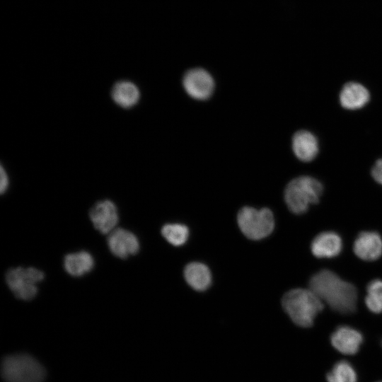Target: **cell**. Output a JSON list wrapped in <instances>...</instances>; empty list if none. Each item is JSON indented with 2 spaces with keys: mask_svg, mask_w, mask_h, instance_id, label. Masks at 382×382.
I'll list each match as a JSON object with an SVG mask.
<instances>
[{
  "mask_svg": "<svg viewBox=\"0 0 382 382\" xmlns=\"http://www.w3.org/2000/svg\"><path fill=\"white\" fill-rule=\"evenodd\" d=\"M308 284L309 289L333 311L342 314H350L356 311V287L334 272L321 270L311 277Z\"/></svg>",
  "mask_w": 382,
  "mask_h": 382,
  "instance_id": "cell-1",
  "label": "cell"
},
{
  "mask_svg": "<svg viewBox=\"0 0 382 382\" xmlns=\"http://www.w3.org/2000/svg\"><path fill=\"white\" fill-rule=\"evenodd\" d=\"M282 305L294 323L302 328L312 326L324 306L311 289L303 288L287 291L282 297Z\"/></svg>",
  "mask_w": 382,
  "mask_h": 382,
  "instance_id": "cell-2",
  "label": "cell"
},
{
  "mask_svg": "<svg viewBox=\"0 0 382 382\" xmlns=\"http://www.w3.org/2000/svg\"><path fill=\"white\" fill-rule=\"evenodd\" d=\"M320 181L310 176H299L291 180L284 190V201L296 214L305 213L311 204H317L323 193Z\"/></svg>",
  "mask_w": 382,
  "mask_h": 382,
  "instance_id": "cell-3",
  "label": "cell"
},
{
  "mask_svg": "<svg viewBox=\"0 0 382 382\" xmlns=\"http://www.w3.org/2000/svg\"><path fill=\"white\" fill-rule=\"evenodd\" d=\"M1 371L5 382H42L45 377V370L42 364L27 354L5 357Z\"/></svg>",
  "mask_w": 382,
  "mask_h": 382,
  "instance_id": "cell-4",
  "label": "cell"
},
{
  "mask_svg": "<svg viewBox=\"0 0 382 382\" xmlns=\"http://www.w3.org/2000/svg\"><path fill=\"white\" fill-rule=\"evenodd\" d=\"M237 221L242 233L255 241L266 238L274 228V215L267 208L243 207L238 213Z\"/></svg>",
  "mask_w": 382,
  "mask_h": 382,
  "instance_id": "cell-5",
  "label": "cell"
},
{
  "mask_svg": "<svg viewBox=\"0 0 382 382\" xmlns=\"http://www.w3.org/2000/svg\"><path fill=\"white\" fill-rule=\"evenodd\" d=\"M44 273L35 267H15L6 274L8 286L19 299H33L37 293V284L43 280Z\"/></svg>",
  "mask_w": 382,
  "mask_h": 382,
  "instance_id": "cell-6",
  "label": "cell"
},
{
  "mask_svg": "<svg viewBox=\"0 0 382 382\" xmlns=\"http://www.w3.org/2000/svg\"><path fill=\"white\" fill-rule=\"evenodd\" d=\"M183 83L187 93L197 100L208 98L214 88V82L210 74L201 68L187 71Z\"/></svg>",
  "mask_w": 382,
  "mask_h": 382,
  "instance_id": "cell-7",
  "label": "cell"
},
{
  "mask_svg": "<svg viewBox=\"0 0 382 382\" xmlns=\"http://www.w3.org/2000/svg\"><path fill=\"white\" fill-rule=\"evenodd\" d=\"M89 216L94 227L103 234H109L116 228L119 220L117 207L108 199L97 202L91 208Z\"/></svg>",
  "mask_w": 382,
  "mask_h": 382,
  "instance_id": "cell-8",
  "label": "cell"
},
{
  "mask_svg": "<svg viewBox=\"0 0 382 382\" xmlns=\"http://www.w3.org/2000/svg\"><path fill=\"white\" fill-rule=\"evenodd\" d=\"M108 245L111 253L120 258L135 255L139 250L137 237L131 231L116 228L108 234Z\"/></svg>",
  "mask_w": 382,
  "mask_h": 382,
  "instance_id": "cell-9",
  "label": "cell"
},
{
  "mask_svg": "<svg viewBox=\"0 0 382 382\" xmlns=\"http://www.w3.org/2000/svg\"><path fill=\"white\" fill-rule=\"evenodd\" d=\"M363 341L361 332L347 325L337 327L330 335L332 347L345 355H353L357 353Z\"/></svg>",
  "mask_w": 382,
  "mask_h": 382,
  "instance_id": "cell-10",
  "label": "cell"
},
{
  "mask_svg": "<svg viewBox=\"0 0 382 382\" xmlns=\"http://www.w3.org/2000/svg\"><path fill=\"white\" fill-rule=\"evenodd\" d=\"M353 250L363 260H376L382 255V238L376 231H362L354 242Z\"/></svg>",
  "mask_w": 382,
  "mask_h": 382,
  "instance_id": "cell-11",
  "label": "cell"
},
{
  "mask_svg": "<svg viewBox=\"0 0 382 382\" xmlns=\"http://www.w3.org/2000/svg\"><path fill=\"white\" fill-rule=\"evenodd\" d=\"M342 250V241L339 234L333 231H324L312 241L311 250L318 258H332Z\"/></svg>",
  "mask_w": 382,
  "mask_h": 382,
  "instance_id": "cell-12",
  "label": "cell"
},
{
  "mask_svg": "<svg viewBox=\"0 0 382 382\" xmlns=\"http://www.w3.org/2000/svg\"><path fill=\"white\" fill-rule=\"evenodd\" d=\"M292 149L299 160L311 161L318 154V140L314 134L307 130L298 131L292 137Z\"/></svg>",
  "mask_w": 382,
  "mask_h": 382,
  "instance_id": "cell-13",
  "label": "cell"
},
{
  "mask_svg": "<svg viewBox=\"0 0 382 382\" xmlns=\"http://www.w3.org/2000/svg\"><path fill=\"white\" fill-rule=\"evenodd\" d=\"M369 91L361 84L349 82L344 85L340 93L341 105L348 110L364 107L369 100Z\"/></svg>",
  "mask_w": 382,
  "mask_h": 382,
  "instance_id": "cell-14",
  "label": "cell"
},
{
  "mask_svg": "<svg viewBox=\"0 0 382 382\" xmlns=\"http://www.w3.org/2000/svg\"><path fill=\"white\" fill-rule=\"evenodd\" d=\"M111 97L120 107L130 108L138 103L140 93L134 83L123 80L115 83L111 91Z\"/></svg>",
  "mask_w": 382,
  "mask_h": 382,
  "instance_id": "cell-15",
  "label": "cell"
},
{
  "mask_svg": "<svg viewBox=\"0 0 382 382\" xmlns=\"http://www.w3.org/2000/svg\"><path fill=\"white\" fill-rule=\"evenodd\" d=\"M184 277L187 283L197 291L206 290L212 282L209 269L201 262H193L187 265Z\"/></svg>",
  "mask_w": 382,
  "mask_h": 382,
  "instance_id": "cell-16",
  "label": "cell"
},
{
  "mask_svg": "<svg viewBox=\"0 0 382 382\" xmlns=\"http://www.w3.org/2000/svg\"><path fill=\"white\" fill-rule=\"evenodd\" d=\"M94 266L93 256L86 251L67 254L64 258V267L74 277H81L89 272Z\"/></svg>",
  "mask_w": 382,
  "mask_h": 382,
  "instance_id": "cell-17",
  "label": "cell"
},
{
  "mask_svg": "<svg viewBox=\"0 0 382 382\" xmlns=\"http://www.w3.org/2000/svg\"><path fill=\"white\" fill-rule=\"evenodd\" d=\"M327 382H357V373L354 366L347 360L334 364L326 374Z\"/></svg>",
  "mask_w": 382,
  "mask_h": 382,
  "instance_id": "cell-18",
  "label": "cell"
},
{
  "mask_svg": "<svg viewBox=\"0 0 382 382\" xmlns=\"http://www.w3.org/2000/svg\"><path fill=\"white\" fill-rule=\"evenodd\" d=\"M161 233L169 243L175 246H180L187 241L189 230L183 224H168L163 226Z\"/></svg>",
  "mask_w": 382,
  "mask_h": 382,
  "instance_id": "cell-19",
  "label": "cell"
},
{
  "mask_svg": "<svg viewBox=\"0 0 382 382\" xmlns=\"http://www.w3.org/2000/svg\"><path fill=\"white\" fill-rule=\"evenodd\" d=\"M365 304L368 309L374 313H382V301L367 294L365 298Z\"/></svg>",
  "mask_w": 382,
  "mask_h": 382,
  "instance_id": "cell-20",
  "label": "cell"
},
{
  "mask_svg": "<svg viewBox=\"0 0 382 382\" xmlns=\"http://www.w3.org/2000/svg\"><path fill=\"white\" fill-rule=\"evenodd\" d=\"M367 294L382 301V280L376 279L371 281L366 286Z\"/></svg>",
  "mask_w": 382,
  "mask_h": 382,
  "instance_id": "cell-21",
  "label": "cell"
},
{
  "mask_svg": "<svg viewBox=\"0 0 382 382\" xmlns=\"http://www.w3.org/2000/svg\"><path fill=\"white\" fill-rule=\"evenodd\" d=\"M371 175L378 183L382 185V158L378 159L374 165Z\"/></svg>",
  "mask_w": 382,
  "mask_h": 382,
  "instance_id": "cell-22",
  "label": "cell"
},
{
  "mask_svg": "<svg viewBox=\"0 0 382 382\" xmlns=\"http://www.w3.org/2000/svg\"><path fill=\"white\" fill-rule=\"evenodd\" d=\"M8 177L6 173V171L1 166L0 170V190L1 193H4L8 188Z\"/></svg>",
  "mask_w": 382,
  "mask_h": 382,
  "instance_id": "cell-23",
  "label": "cell"
},
{
  "mask_svg": "<svg viewBox=\"0 0 382 382\" xmlns=\"http://www.w3.org/2000/svg\"><path fill=\"white\" fill-rule=\"evenodd\" d=\"M377 382H382V381H377Z\"/></svg>",
  "mask_w": 382,
  "mask_h": 382,
  "instance_id": "cell-24",
  "label": "cell"
},
{
  "mask_svg": "<svg viewBox=\"0 0 382 382\" xmlns=\"http://www.w3.org/2000/svg\"><path fill=\"white\" fill-rule=\"evenodd\" d=\"M381 346H382V340H381Z\"/></svg>",
  "mask_w": 382,
  "mask_h": 382,
  "instance_id": "cell-25",
  "label": "cell"
}]
</instances>
